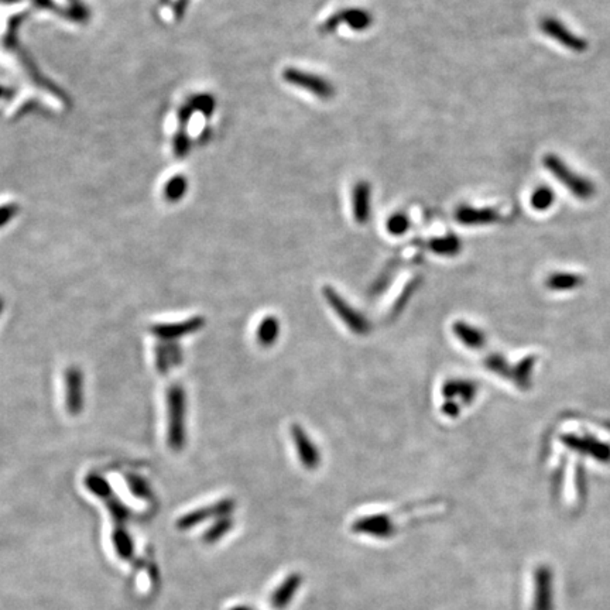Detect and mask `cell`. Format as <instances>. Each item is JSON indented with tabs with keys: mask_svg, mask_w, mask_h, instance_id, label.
<instances>
[{
	"mask_svg": "<svg viewBox=\"0 0 610 610\" xmlns=\"http://www.w3.org/2000/svg\"><path fill=\"white\" fill-rule=\"evenodd\" d=\"M454 330H455L456 337L468 346H478L482 342L481 334L466 324H462V322H458V324H455Z\"/></svg>",
	"mask_w": 610,
	"mask_h": 610,
	"instance_id": "cell-23",
	"label": "cell"
},
{
	"mask_svg": "<svg viewBox=\"0 0 610 610\" xmlns=\"http://www.w3.org/2000/svg\"><path fill=\"white\" fill-rule=\"evenodd\" d=\"M154 355H156V368H157V370H159L161 375H167L168 369L171 368V364H170V359H168V355H167V349H165V346L161 345V343L156 345V348H154Z\"/></svg>",
	"mask_w": 610,
	"mask_h": 610,
	"instance_id": "cell-26",
	"label": "cell"
},
{
	"mask_svg": "<svg viewBox=\"0 0 610 610\" xmlns=\"http://www.w3.org/2000/svg\"><path fill=\"white\" fill-rule=\"evenodd\" d=\"M409 228H410V221L402 212L391 215L387 221V231L391 235H396V236L404 235L409 231Z\"/></svg>",
	"mask_w": 610,
	"mask_h": 610,
	"instance_id": "cell-24",
	"label": "cell"
},
{
	"mask_svg": "<svg viewBox=\"0 0 610 610\" xmlns=\"http://www.w3.org/2000/svg\"><path fill=\"white\" fill-rule=\"evenodd\" d=\"M232 506H233V503L231 500H222V501H219V503L213 505L210 508L191 512V513L186 514L183 519H179L178 527L188 528V527H192V526L204 521L209 516H225L232 510Z\"/></svg>",
	"mask_w": 610,
	"mask_h": 610,
	"instance_id": "cell-13",
	"label": "cell"
},
{
	"mask_svg": "<svg viewBox=\"0 0 610 610\" xmlns=\"http://www.w3.org/2000/svg\"><path fill=\"white\" fill-rule=\"evenodd\" d=\"M126 481H127L130 492L134 496H137L138 499H146L147 500V499L152 497V489H150V486H149L146 479H143L141 476L134 475V474H129L126 476Z\"/></svg>",
	"mask_w": 610,
	"mask_h": 610,
	"instance_id": "cell-20",
	"label": "cell"
},
{
	"mask_svg": "<svg viewBox=\"0 0 610 610\" xmlns=\"http://www.w3.org/2000/svg\"><path fill=\"white\" fill-rule=\"evenodd\" d=\"M85 486L88 487V490H91L93 494H96L98 497H100V499H107V497H111L114 493H112V489H111V485L107 483V481L105 479V478H102V476H99V475H96V474H89L87 478H85Z\"/></svg>",
	"mask_w": 610,
	"mask_h": 610,
	"instance_id": "cell-19",
	"label": "cell"
},
{
	"mask_svg": "<svg viewBox=\"0 0 610 610\" xmlns=\"http://www.w3.org/2000/svg\"><path fill=\"white\" fill-rule=\"evenodd\" d=\"M3 307H5V303H3V298L0 297V314L3 312Z\"/></svg>",
	"mask_w": 610,
	"mask_h": 610,
	"instance_id": "cell-30",
	"label": "cell"
},
{
	"mask_svg": "<svg viewBox=\"0 0 610 610\" xmlns=\"http://www.w3.org/2000/svg\"><path fill=\"white\" fill-rule=\"evenodd\" d=\"M372 15L365 9H343L332 15L322 26L324 31H334L338 26L346 24L352 30L364 31L372 26Z\"/></svg>",
	"mask_w": 610,
	"mask_h": 610,
	"instance_id": "cell-9",
	"label": "cell"
},
{
	"mask_svg": "<svg viewBox=\"0 0 610 610\" xmlns=\"http://www.w3.org/2000/svg\"><path fill=\"white\" fill-rule=\"evenodd\" d=\"M167 413H168V429L167 441L168 447L178 452L186 445V413L187 402L184 387L174 383L167 390Z\"/></svg>",
	"mask_w": 610,
	"mask_h": 610,
	"instance_id": "cell-1",
	"label": "cell"
},
{
	"mask_svg": "<svg viewBox=\"0 0 610 610\" xmlns=\"http://www.w3.org/2000/svg\"><path fill=\"white\" fill-rule=\"evenodd\" d=\"M282 78L287 84L301 88L321 99H331L335 95V88L328 80L312 73H307V71H301L298 68L290 66L284 69Z\"/></svg>",
	"mask_w": 610,
	"mask_h": 610,
	"instance_id": "cell-4",
	"label": "cell"
},
{
	"mask_svg": "<svg viewBox=\"0 0 610 610\" xmlns=\"http://www.w3.org/2000/svg\"><path fill=\"white\" fill-rule=\"evenodd\" d=\"M205 325V319L201 316H194L181 322H165V324H156L152 327L153 335L165 342H174L178 338L194 334Z\"/></svg>",
	"mask_w": 610,
	"mask_h": 610,
	"instance_id": "cell-8",
	"label": "cell"
},
{
	"mask_svg": "<svg viewBox=\"0 0 610 610\" xmlns=\"http://www.w3.org/2000/svg\"><path fill=\"white\" fill-rule=\"evenodd\" d=\"M290 431H291L293 441H294V444L297 447L298 458H300L304 468H307L310 471L318 468V465L321 462V456H319L318 448L312 444L311 438L304 431L303 427L298 425V424H293Z\"/></svg>",
	"mask_w": 610,
	"mask_h": 610,
	"instance_id": "cell-10",
	"label": "cell"
},
{
	"mask_svg": "<svg viewBox=\"0 0 610 610\" xmlns=\"http://www.w3.org/2000/svg\"><path fill=\"white\" fill-rule=\"evenodd\" d=\"M191 147V141L186 130H179L174 138V152L177 157H184Z\"/></svg>",
	"mask_w": 610,
	"mask_h": 610,
	"instance_id": "cell-25",
	"label": "cell"
},
{
	"mask_svg": "<svg viewBox=\"0 0 610 610\" xmlns=\"http://www.w3.org/2000/svg\"><path fill=\"white\" fill-rule=\"evenodd\" d=\"M16 212H17L16 205H6L0 208V228L5 226L9 221L13 219Z\"/></svg>",
	"mask_w": 610,
	"mask_h": 610,
	"instance_id": "cell-28",
	"label": "cell"
},
{
	"mask_svg": "<svg viewBox=\"0 0 610 610\" xmlns=\"http://www.w3.org/2000/svg\"><path fill=\"white\" fill-rule=\"evenodd\" d=\"M429 249L437 255L455 256L460 250V240L455 235H447L442 237H436L429 242Z\"/></svg>",
	"mask_w": 610,
	"mask_h": 610,
	"instance_id": "cell-15",
	"label": "cell"
},
{
	"mask_svg": "<svg viewBox=\"0 0 610 610\" xmlns=\"http://www.w3.org/2000/svg\"><path fill=\"white\" fill-rule=\"evenodd\" d=\"M280 335V322L274 315H267L258 327L256 338L263 346H271L276 343Z\"/></svg>",
	"mask_w": 610,
	"mask_h": 610,
	"instance_id": "cell-14",
	"label": "cell"
},
{
	"mask_svg": "<svg viewBox=\"0 0 610 610\" xmlns=\"http://www.w3.org/2000/svg\"><path fill=\"white\" fill-rule=\"evenodd\" d=\"M191 105L194 106V109L201 112L205 118H210L215 107H217V103H215V99L208 95V93H201V95H195L190 99Z\"/></svg>",
	"mask_w": 610,
	"mask_h": 610,
	"instance_id": "cell-21",
	"label": "cell"
},
{
	"mask_svg": "<svg viewBox=\"0 0 610 610\" xmlns=\"http://www.w3.org/2000/svg\"><path fill=\"white\" fill-rule=\"evenodd\" d=\"M353 217L356 222L366 224L370 218V186L366 181H359L352 192Z\"/></svg>",
	"mask_w": 610,
	"mask_h": 610,
	"instance_id": "cell-12",
	"label": "cell"
},
{
	"mask_svg": "<svg viewBox=\"0 0 610 610\" xmlns=\"http://www.w3.org/2000/svg\"><path fill=\"white\" fill-rule=\"evenodd\" d=\"M65 407L71 415H80L84 410V373L78 366H69L64 373Z\"/></svg>",
	"mask_w": 610,
	"mask_h": 610,
	"instance_id": "cell-7",
	"label": "cell"
},
{
	"mask_svg": "<svg viewBox=\"0 0 610 610\" xmlns=\"http://www.w3.org/2000/svg\"><path fill=\"white\" fill-rule=\"evenodd\" d=\"M547 171L554 175L558 181L568 188V191L578 199L586 201L595 197L596 187L589 178L573 171L559 156L548 153L543 159Z\"/></svg>",
	"mask_w": 610,
	"mask_h": 610,
	"instance_id": "cell-2",
	"label": "cell"
},
{
	"mask_svg": "<svg viewBox=\"0 0 610 610\" xmlns=\"http://www.w3.org/2000/svg\"><path fill=\"white\" fill-rule=\"evenodd\" d=\"M538 27H540V30L547 35V37L553 39L554 42H557L569 51L584 53L588 50V43L557 17L553 16L543 17L540 23H538Z\"/></svg>",
	"mask_w": 610,
	"mask_h": 610,
	"instance_id": "cell-5",
	"label": "cell"
},
{
	"mask_svg": "<svg viewBox=\"0 0 610 610\" xmlns=\"http://www.w3.org/2000/svg\"><path fill=\"white\" fill-rule=\"evenodd\" d=\"M455 219L466 226L489 225L500 219V213L493 208H475L471 205H460L455 210Z\"/></svg>",
	"mask_w": 610,
	"mask_h": 610,
	"instance_id": "cell-11",
	"label": "cell"
},
{
	"mask_svg": "<svg viewBox=\"0 0 610 610\" xmlns=\"http://www.w3.org/2000/svg\"><path fill=\"white\" fill-rule=\"evenodd\" d=\"M322 294H324L325 300L334 310V312L341 318L343 324L356 335H366L370 331L369 321L359 314L355 308H352L334 289L330 285H325L322 289Z\"/></svg>",
	"mask_w": 610,
	"mask_h": 610,
	"instance_id": "cell-3",
	"label": "cell"
},
{
	"mask_svg": "<svg viewBox=\"0 0 610 610\" xmlns=\"http://www.w3.org/2000/svg\"><path fill=\"white\" fill-rule=\"evenodd\" d=\"M554 573L547 564L538 565L534 571V593L531 610L555 609Z\"/></svg>",
	"mask_w": 610,
	"mask_h": 610,
	"instance_id": "cell-6",
	"label": "cell"
},
{
	"mask_svg": "<svg viewBox=\"0 0 610 610\" xmlns=\"http://www.w3.org/2000/svg\"><path fill=\"white\" fill-rule=\"evenodd\" d=\"M165 349H167V355H168L171 366H177V365L181 364V359H183L181 350H179V348L175 342H170L168 346H165Z\"/></svg>",
	"mask_w": 610,
	"mask_h": 610,
	"instance_id": "cell-27",
	"label": "cell"
},
{
	"mask_svg": "<svg viewBox=\"0 0 610 610\" xmlns=\"http://www.w3.org/2000/svg\"><path fill=\"white\" fill-rule=\"evenodd\" d=\"M187 5H188V0H178V3H177V6H175L177 17H181V16H183V13H184Z\"/></svg>",
	"mask_w": 610,
	"mask_h": 610,
	"instance_id": "cell-29",
	"label": "cell"
},
{
	"mask_svg": "<svg viewBox=\"0 0 610 610\" xmlns=\"http://www.w3.org/2000/svg\"><path fill=\"white\" fill-rule=\"evenodd\" d=\"M112 540H114V546L116 548V553L120 558L123 559H130L134 551L133 547V541L132 537L127 532V530L125 528V526H116L112 534Z\"/></svg>",
	"mask_w": 610,
	"mask_h": 610,
	"instance_id": "cell-16",
	"label": "cell"
},
{
	"mask_svg": "<svg viewBox=\"0 0 610 610\" xmlns=\"http://www.w3.org/2000/svg\"><path fill=\"white\" fill-rule=\"evenodd\" d=\"M187 187H188V184H187L186 177H183V175H175V177H172V178L170 179V181L167 183L165 190H164V195H165V198H167L168 201H171V202L179 201V199H181V198L186 195Z\"/></svg>",
	"mask_w": 610,
	"mask_h": 610,
	"instance_id": "cell-18",
	"label": "cell"
},
{
	"mask_svg": "<svg viewBox=\"0 0 610 610\" xmlns=\"http://www.w3.org/2000/svg\"><path fill=\"white\" fill-rule=\"evenodd\" d=\"M106 505H107V509H109L112 517L115 519L116 526H125V521L129 517V510L122 503V501L118 500L115 494H112L111 497L106 499Z\"/></svg>",
	"mask_w": 610,
	"mask_h": 610,
	"instance_id": "cell-22",
	"label": "cell"
},
{
	"mask_svg": "<svg viewBox=\"0 0 610 610\" xmlns=\"http://www.w3.org/2000/svg\"><path fill=\"white\" fill-rule=\"evenodd\" d=\"M554 202H555V192L548 186L537 187L530 197V205L535 210H547L554 205Z\"/></svg>",
	"mask_w": 610,
	"mask_h": 610,
	"instance_id": "cell-17",
	"label": "cell"
}]
</instances>
